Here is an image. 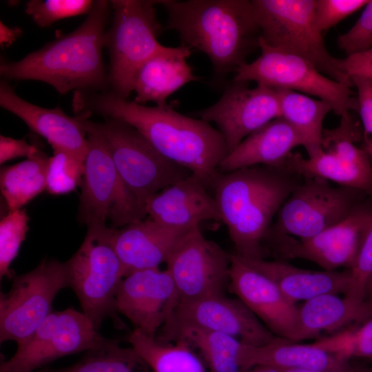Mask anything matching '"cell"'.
Returning <instances> with one entry per match:
<instances>
[{"instance_id":"cell-1","label":"cell","mask_w":372,"mask_h":372,"mask_svg":"<svg viewBox=\"0 0 372 372\" xmlns=\"http://www.w3.org/2000/svg\"><path fill=\"white\" fill-rule=\"evenodd\" d=\"M74 112L96 113L134 127L161 154L187 169L207 187L228 154L225 141L211 124L183 115L168 105L145 106L112 91H75Z\"/></svg>"},{"instance_id":"cell-2","label":"cell","mask_w":372,"mask_h":372,"mask_svg":"<svg viewBox=\"0 0 372 372\" xmlns=\"http://www.w3.org/2000/svg\"><path fill=\"white\" fill-rule=\"evenodd\" d=\"M110 1H94L86 19L74 31L46 43L23 59H1L3 80H35L52 85L61 94L74 91H106L110 85L102 50Z\"/></svg>"},{"instance_id":"cell-3","label":"cell","mask_w":372,"mask_h":372,"mask_svg":"<svg viewBox=\"0 0 372 372\" xmlns=\"http://www.w3.org/2000/svg\"><path fill=\"white\" fill-rule=\"evenodd\" d=\"M159 4L167 13L165 29L176 31L180 45L205 54L218 76L235 72L259 48L251 1L162 0Z\"/></svg>"},{"instance_id":"cell-4","label":"cell","mask_w":372,"mask_h":372,"mask_svg":"<svg viewBox=\"0 0 372 372\" xmlns=\"http://www.w3.org/2000/svg\"><path fill=\"white\" fill-rule=\"evenodd\" d=\"M283 167L258 165L220 173L211 187L220 216L245 259L263 258L262 242L283 203L298 185Z\"/></svg>"},{"instance_id":"cell-5","label":"cell","mask_w":372,"mask_h":372,"mask_svg":"<svg viewBox=\"0 0 372 372\" xmlns=\"http://www.w3.org/2000/svg\"><path fill=\"white\" fill-rule=\"evenodd\" d=\"M114 230L106 225L87 227L81 245L65 262L69 287L98 331L107 317L118 321L116 296L126 276L114 248Z\"/></svg>"},{"instance_id":"cell-6","label":"cell","mask_w":372,"mask_h":372,"mask_svg":"<svg viewBox=\"0 0 372 372\" xmlns=\"http://www.w3.org/2000/svg\"><path fill=\"white\" fill-rule=\"evenodd\" d=\"M251 3L260 39L267 45L298 54L327 76L353 86L340 68V59L326 48L316 21V0H252Z\"/></svg>"},{"instance_id":"cell-7","label":"cell","mask_w":372,"mask_h":372,"mask_svg":"<svg viewBox=\"0 0 372 372\" xmlns=\"http://www.w3.org/2000/svg\"><path fill=\"white\" fill-rule=\"evenodd\" d=\"M87 132V149L79 218L87 227L106 225L125 226L147 217L134 195L120 178L104 138L88 116L79 114Z\"/></svg>"},{"instance_id":"cell-8","label":"cell","mask_w":372,"mask_h":372,"mask_svg":"<svg viewBox=\"0 0 372 372\" xmlns=\"http://www.w3.org/2000/svg\"><path fill=\"white\" fill-rule=\"evenodd\" d=\"M160 1L113 0L111 27L106 31L104 47L110 57V85L116 94L127 99L133 92L136 73L150 57L161 51L157 37L162 30L154 6Z\"/></svg>"},{"instance_id":"cell-9","label":"cell","mask_w":372,"mask_h":372,"mask_svg":"<svg viewBox=\"0 0 372 372\" xmlns=\"http://www.w3.org/2000/svg\"><path fill=\"white\" fill-rule=\"evenodd\" d=\"M260 55L235 71L234 82L254 81L273 89H286L318 97L330 103L341 117L358 110L357 98L349 85L320 72L306 58L267 45L259 39Z\"/></svg>"},{"instance_id":"cell-10","label":"cell","mask_w":372,"mask_h":372,"mask_svg":"<svg viewBox=\"0 0 372 372\" xmlns=\"http://www.w3.org/2000/svg\"><path fill=\"white\" fill-rule=\"evenodd\" d=\"M92 123L104 138L120 178L144 211L149 198L192 174L161 154L132 125L110 118Z\"/></svg>"},{"instance_id":"cell-11","label":"cell","mask_w":372,"mask_h":372,"mask_svg":"<svg viewBox=\"0 0 372 372\" xmlns=\"http://www.w3.org/2000/svg\"><path fill=\"white\" fill-rule=\"evenodd\" d=\"M69 287L65 262L44 259L32 271L14 276L0 294V342L27 340L52 312L54 299Z\"/></svg>"},{"instance_id":"cell-12","label":"cell","mask_w":372,"mask_h":372,"mask_svg":"<svg viewBox=\"0 0 372 372\" xmlns=\"http://www.w3.org/2000/svg\"><path fill=\"white\" fill-rule=\"evenodd\" d=\"M282 205L268 232L298 239L311 238L345 219L364 193L332 186L318 177H303Z\"/></svg>"},{"instance_id":"cell-13","label":"cell","mask_w":372,"mask_h":372,"mask_svg":"<svg viewBox=\"0 0 372 372\" xmlns=\"http://www.w3.org/2000/svg\"><path fill=\"white\" fill-rule=\"evenodd\" d=\"M113 340L101 335L83 313L72 307L52 311L11 358L1 362L0 372H34L59 358L99 349Z\"/></svg>"},{"instance_id":"cell-14","label":"cell","mask_w":372,"mask_h":372,"mask_svg":"<svg viewBox=\"0 0 372 372\" xmlns=\"http://www.w3.org/2000/svg\"><path fill=\"white\" fill-rule=\"evenodd\" d=\"M372 225V203L362 201L342 221L307 239L268 232L275 251L284 258L309 260L324 270L351 269Z\"/></svg>"},{"instance_id":"cell-15","label":"cell","mask_w":372,"mask_h":372,"mask_svg":"<svg viewBox=\"0 0 372 372\" xmlns=\"http://www.w3.org/2000/svg\"><path fill=\"white\" fill-rule=\"evenodd\" d=\"M165 263L178 300L224 294L229 285L231 254L207 240L200 227L183 236Z\"/></svg>"},{"instance_id":"cell-16","label":"cell","mask_w":372,"mask_h":372,"mask_svg":"<svg viewBox=\"0 0 372 372\" xmlns=\"http://www.w3.org/2000/svg\"><path fill=\"white\" fill-rule=\"evenodd\" d=\"M181 327L223 333L254 347L265 346L279 338L240 299L225 294L178 300L161 329L162 334Z\"/></svg>"},{"instance_id":"cell-17","label":"cell","mask_w":372,"mask_h":372,"mask_svg":"<svg viewBox=\"0 0 372 372\" xmlns=\"http://www.w3.org/2000/svg\"><path fill=\"white\" fill-rule=\"evenodd\" d=\"M234 82L211 106L198 112L200 119L214 123L223 135L228 153L246 137L280 117L276 89Z\"/></svg>"},{"instance_id":"cell-18","label":"cell","mask_w":372,"mask_h":372,"mask_svg":"<svg viewBox=\"0 0 372 372\" xmlns=\"http://www.w3.org/2000/svg\"><path fill=\"white\" fill-rule=\"evenodd\" d=\"M178 301L174 281L167 269H147L131 272L122 280L115 306L135 329L156 336Z\"/></svg>"},{"instance_id":"cell-19","label":"cell","mask_w":372,"mask_h":372,"mask_svg":"<svg viewBox=\"0 0 372 372\" xmlns=\"http://www.w3.org/2000/svg\"><path fill=\"white\" fill-rule=\"evenodd\" d=\"M229 286L276 336L296 342L298 307L266 276L231 254Z\"/></svg>"},{"instance_id":"cell-20","label":"cell","mask_w":372,"mask_h":372,"mask_svg":"<svg viewBox=\"0 0 372 372\" xmlns=\"http://www.w3.org/2000/svg\"><path fill=\"white\" fill-rule=\"evenodd\" d=\"M1 107L21 118L52 149L65 150L84 161L87 149V132L79 116H70L59 107L45 108L17 94L5 80L0 83Z\"/></svg>"},{"instance_id":"cell-21","label":"cell","mask_w":372,"mask_h":372,"mask_svg":"<svg viewBox=\"0 0 372 372\" xmlns=\"http://www.w3.org/2000/svg\"><path fill=\"white\" fill-rule=\"evenodd\" d=\"M207 186L194 174L149 198L145 205L147 216L165 227L188 231L206 220L221 221L216 201Z\"/></svg>"},{"instance_id":"cell-22","label":"cell","mask_w":372,"mask_h":372,"mask_svg":"<svg viewBox=\"0 0 372 372\" xmlns=\"http://www.w3.org/2000/svg\"><path fill=\"white\" fill-rule=\"evenodd\" d=\"M187 231L165 227L148 216L115 229L114 248L126 275L159 268Z\"/></svg>"},{"instance_id":"cell-23","label":"cell","mask_w":372,"mask_h":372,"mask_svg":"<svg viewBox=\"0 0 372 372\" xmlns=\"http://www.w3.org/2000/svg\"><path fill=\"white\" fill-rule=\"evenodd\" d=\"M304 142L286 121L278 117L246 137L221 161L223 173L263 165L282 167L292 150Z\"/></svg>"},{"instance_id":"cell-24","label":"cell","mask_w":372,"mask_h":372,"mask_svg":"<svg viewBox=\"0 0 372 372\" xmlns=\"http://www.w3.org/2000/svg\"><path fill=\"white\" fill-rule=\"evenodd\" d=\"M191 50L180 45L165 47L147 60L138 70L133 91L136 103L144 105L152 101L158 106L185 85L197 81L192 67L187 63Z\"/></svg>"},{"instance_id":"cell-25","label":"cell","mask_w":372,"mask_h":372,"mask_svg":"<svg viewBox=\"0 0 372 372\" xmlns=\"http://www.w3.org/2000/svg\"><path fill=\"white\" fill-rule=\"evenodd\" d=\"M240 258L272 280L294 304L324 293H342L345 295L350 285L351 273L349 269L343 271H313L301 269L281 260Z\"/></svg>"},{"instance_id":"cell-26","label":"cell","mask_w":372,"mask_h":372,"mask_svg":"<svg viewBox=\"0 0 372 372\" xmlns=\"http://www.w3.org/2000/svg\"><path fill=\"white\" fill-rule=\"evenodd\" d=\"M162 335L158 339L183 340L196 349L209 372H246L254 368L252 356L255 347L227 334L196 327H181Z\"/></svg>"},{"instance_id":"cell-27","label":"cell","mask_w":372,"mask_h":372,"mask_svg":"<svg viewBox=\"0 0 372 372\" xmlns=\"http://www.w3.org/2000/svg\"><path fill=\"white\" fill-rule=\"evenodd\" d=\"M298 327L296 342L333 331L354 321L372 318V308L366 302L356 306L345 297L324 293L298 307Z\"/></svg>"},{"instance_id":"cell-28","label":"cell","mask_w":372,"mask_h":372,"mask_svg":"<svg viewBox=\"0 0 372 372\" xmlns=\"http://www.w3.org/2000/svg\"><path fill=\"white\" fill-rule=\"evenodd\" d=\"M252 365L270 366L280 370L300 369L322 372H347L349 362L322 349L315 342L299 344L279 338L262 347H255Z\"/></svg>"},{"instance_id":"cell-29","label":"cell","mask_w":372,"mask_h":372,"mask_svg":"<svg viewBox=\"0 0 372 372\" xmlns=\"http://www.w3.org/2000/svg\"><path fill=\"white\" fill-rule=\"evenodd\" d=\"M307 154L304 158L291 152L282 167L298 176L318 177L372 196L371 167L349 163L322 147Z\"/></svg>"},{"instance_id":"cell-30","label":"cell","mask_w":372,"mask_h":372,"mask_svg":"<svg viewBox=\"0 0 372 372\" xmlns=\"http://www.w3.org/2000/svg\"><path fill=\"white\" fill-rule=\"evenodd\" d=\"M128 342L153 372H209L187 342H168L135 329Z\"/></svg>"},{"instance_id":"cell-31","label":"cell","mask_w":372,"mask_h":372,"mask_svg":"<svg viewBox=\"0 0 372 372\" xmlns=\"http://www.w3.org/2000/svg\"><path fill=\"white\" fill-rule=\"evenodd\" d=\"M280 117L291 125L301 136L307 154L322 147L323 121L333 105L321 99L286 89H276Z\"/></svg>"},{"instance_id":"cell-32","label":"cell","mask_w":372,"mask_h":372,"mask_svg":"<svg viewBox=\"0 0 372 372\" xmlns=\"http://www.w3.org/2000/svg\"><path fill=\"white\" fill-rule=\"evenodd\" d=\"M48 159L49 157L39 150L25 161L1 167V193L9 211L22 209L46 189Z\"/></svg>"},{"instance_id":"cell-33","label":"cell","mask_w":372,"mask_h":372,"mask_svg":"<svg viewBox=\"0 0 372 372\" xmlns=\"http://www.w3.org/2000/svg\"><path fill=\"white\" fill-rule=\"evenodd\" d=\"M149 367L132 347L119 341L90 350L78 362L62 369H41L37 372H149Z\"/></svg>"},{"instance_id":"cell-34","label":"cell","mask_w":372,"mask_h":372,"mask_svg":"<svg viewBox=\"0 0 372 372\" xmlns=\"http://www.w3.org/2000/svg\"><path fill=\"white\" fill-rule=\"evenodd\" d=\"M315 343L344 361L372 358V318L358 326L322 338Z\"/></svg>"},{"instance_id":"cell-35","label":"cell","mask_w":372,"mask_h":372,"mask_svg":"<svg viewBox=\"0 0 372 372\" xmlns=\"http://www.w3.org/2000/svg\"><path fill=\"white\" fill-rule=\"evenodd\" d=\"M52 150L46 170V190L52 195L70 193L81 186L84 161L65 150Z\"/></svg>"},{"instance_id":"cell-36","label":"cell","mask_w":372,"mask_h":372,"mask_svg":"<svg viewBox=\"0 0 372 372\" xmlns=\"http://www.w3.org/2000/svg\"><path fill=\"white\" fill-rule=\"evenodd\" d=\"M29 216L25 209L8 213L0 221V278H12L10 265L17 256L28 231Z\"/></svg>"},{"instance_id":"cell-37","label":"cell","mask_w":372,"mask_h":372,"mask_svg":"<svg viewBox=\"0 0 372 372\" xmlns=\"http://www.w3.org/2000/svg\"><path fill=\"white\" fill-rule=\"evenodd\" d=\"M94 3L92 0H30L25 11L37 25L46 28L65 18L88 14Z\"/></svg>"},{"instance_id":"cell-38","label":"cell","mask_w":372,"mask_h":372,"mask_svg":"<svg viewBox=\"0 0 372 372\" xmlns=\"http://www.w3.org/2000/svg\"><path fill=\"white\" fill-rule=\"evenodd\" d=\"M350 270L351 280L344 297L356 306L363 305L366 283L372 275V225L361 244Z\"/></svg>"},{"instance_id":"cell-39","label":"cell","mask_w":372,"mask_h":372,"mask_svg":"<svg viewBox=\"0 0 372 372\" xmlns=\"http://www.w3.org/2000/svg\"><path fill=\"white\" fill-rule=\"evenodd\" d=\"M337 44L347 56L365 52L372 48V0L364 6L354 25L339 35Z\"/></svg>"},{"instance_id":"cell-40","label":"cell","mask_w":372,"mask_h":372,"mask_svg":"<svg viewBox=\"0 0 372 372\" xmlns=\"http://www.w3.org/2000/svg\"><path fill=\"white\" fill-rule=\"evenodd\" d=\"M368 0H316L315 17L318 28L324 32L352 14Z\"/></svg>"},{"instance_id":"cell-41","label":"cell","mask_w":372,"mask_h":372,"mask_svg":"<svg viewBox=\"0 0 372 372\" xmlns=\"http://www.w3.org/2000/svg\"><path fill=\"white\" fill-rule=\"evenodd\" d=\"M350 78L357 90L358 110L364 127V136L372 138V80L360 75Z\"/></svg>"},{"instance_id":"cell-42","label":"cell","mask_w":372,"mask_h":372,"mask_svg":"<svg viewBox=\"0 0 372 372\" xmlns=\"http://www.w3.org/2000/svg\"><path fill=\"white\" fill-rule=\"evenodd\" d=\"M39 149L25 139L0 136V164L20 157L30 158Z\"/></svg>"},{"instance_id":"cell-43","label":"cell","mask_w":372,"mask_h":372,"mask_svg":"<svg viewBox=\"0 0 372 372\" xmlns=\"http://www.w3.org/2000/svg\"><path fill=\"white\" fill-rule=\"evenodd\" d=\"M340 65L349 77L360 75L372 80V48L365 52L340 59Z\"/></svg>"},{"instance_id":"cell-44","label":"cell","mask_w":372,"mask_h":372,"mask_svg":"<svg viewBox=\"0 0 372 372\" xmlns=\"http://www.w3.org/2000/svg\"><path fill=\"white\" fill-rule=\"evenodd\" d=\"M22 30L15 26L10 28L0 22V44L2 48L8 47L22 34Z\"/></svg>"},{"instance_id":"cell-45","label":"cell","mask_w":372,"mask_h":372,"mask_svg":"<svg viewBox=\"0 0 372 372\" xmlns=\"http://www.w3.org/2000/svg\"><path fill=\"white\" fill-rule=\"evenodd\" d=\"M364 302L372 307V275L366 285Z\"/></svg>"},{"instance_id":"cell-46","label":"cell","mask_w":372,"mask_h":372,"mask_svg":"<svg viewBox=\"0 0 372 372\" xmlns=\"http://www.w3.org/2000/svg\"><path fill=\"white\" fill-rule=\"evenodd\" d=\"M362 148L368 154L370 160L372 161V138L364 136V143Z\"/></svg>"},{"instance_id":"cell-47","label":"cell","mask_w":372,"mask_h":372,"mask_svg":"<svg viewBox=\"0 0 372 372\" xmlns=\"http://www.w3.org/2000/svg\"><path fill=\"white\" fill-rule=\"evenodd\" d=\"M249 372H282V370L270 366L259 365Z\"/></svg>"},{"instance_id":"cell-48","label":"cell","mask_w":372,"mask_h":372,"mask_svg":"<svg viewBox=\"0 0 372 372\" xmlns=\"http://www.w3.org/2000/svg\"><path fill=\"white\" fill-rule=\"evenodd\" d=\"M348 372H372V370L360 368H353L352 366H351Z\"/></svg>"},{"instance_id":"cell-49","label":"cell","mask_w":372,"mask_h":372,"mask_svg":"<svg viewBox=\"0 0 372 372\" xmlns=\"http://www.w3.org/2000/svg\"><path fill=\"white\" fill-rule=\"evenodd\" d=\"M282 372H322V371H307V370H300V369H289V370H282Z\"/></svg>"}]
</instances>
